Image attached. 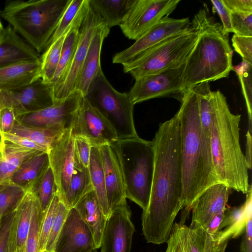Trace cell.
I'll return each instance as SVG.
<instances>
[{
    "mask_svg": "<svg viewBox=\"0 0 252 252\" xmlns=\"http://www.w3.org/2000/svg\"><path fill=\"white\" fill-rule=\"evenodd\" d=\"M232 32L245 36H252V12H231Z\"/></svg>",
    "mask_w": 252,
    "mask_h": 252,
    "instance_id": "obj_43",
    "label": "cell"
},
{
    "mask_svg": "<svg viewBox=\"0 0 252 252\" xmlns=\"http://www.w3.org/2000/svg\"><path fill=\"white\" fill-rule=\"evenodd\" d=\"M25 191L22 188L13 184L0 190V225L3 218L18 204Z\"/></svg>",
    "mask_w": 252,
    "mask_h": 252,
    "instance_id": "obj_39",
    "label": "cell"
},
{
    "mask_svg": "<svg viewBox=\"0 0 252 252\" xmlns=\"http://www.w3.org/2000/svg\"><path fill=\"white\" fill-rule=\"evenodd\" d=\"M31 188L36 194L43 213L47 209L55 194L58 192L54 174L50 166L38 182Z\"/></svg>",
    "mask_w": 252,
    "mask_h": 252,
    "instance_id": "obj_36",
    "label": "cell"
},
{
    "mask_svg": "<svg viewBox=\"0 0 252 252\" xmlns=\"http://www.w3.org/2000/svg\"><path fill=\"white\" fill-rule=\"evenodd\" d=\"M180 2V0H135L119 26L126 37L136 40L168 16Z\"/></svg>",
    "mask_w": 252,
    "mask_h": 252,
    "instance_id": "obj_9",
    "label": "cell"
},
{
    "mask_svg": "<svg viewBox=\"0 0 252 252\" xmlns=\"http://www.w3.org/2000/svg\"><path fill=\"white\" fill-rule=\"evenodd\" d=\"M152 143L154 169L149 205L142 215L147 243H166L175 219L182 210L183 174L178 112L159 125Z\"/></svg>",
    "mask_w": 252,
    "mask_h": 252,
    "instance_id": "obj_1",
    "label": "cell"
},
{
    "mask_svg": "<svg viewBox=\"0 0 252 252\" xmlns=\"http://www.w3.org/2000/svg\"><path fill=\"white\" fill-rule=\"evenodd\" d=\"M75 158L88 168L93 147L90 141L81 135H74Z\"/></svg>",
    "mask_w": 252,
    "mask_h": 252,
    "instance_id": "obj_45",
    "label": "cell"
},
{
    "mask_svg": "<svg viewBox=\"0 0 252 252\" xmlns=\"http://www.w3.org/2000/svg\"><path fill=\"white\" fill-rule=\"evenodd\" d=\"M73 135H81L93 146L111 145L118 139L108 122L83 97L69 124Z\"/></svg>",
    "mask_w": 252,
    "mask_h": 252,
    "instance_id": "obj_11",
    "label": "cell"
},
{
    "mask_svg": "<svg viewBox=\"0 0 252 252\" xmlns=\"http://www.w3.org/2000/svg\"><path fill=\"white\" fill-rule=\"evenodd\" d=\"M70 0H9L0 15L39 54L44 51Z\"/></svg>",
    "mask_w": 252,
    "mask_h": 252,
    "instance_id": "obj_5",
    "label": "cell"
},
{
    "mask_svg": "<svg viewBox=\"0 0 252 252\" xmlns=\"http://www.w3.org/2000/svg\"><path fill=\"white\" fill-rule=\"evenodd\" d=\"M74 207L91 231L96 249L99 248L107 218L94 189L82 196Z\"/></svg>",
    "mask_w": 252,
    "mask_h": 252,
    "instance_id": "obj_27",
    "label": "cell"
},
{
    "mask_svg": "<svg viewBox=\"0 0 252 252\" xmlns=\"http://www.w3.org/2000/svg\"><path fill=\"white\" fill-rule=\"evenodd\" d=\"M102 158L107 199L110 211L126 203L122 173L117 155L110 145L99 147Z\"/></svg>",
    "mask_w": 252,
    "mask_h": 252,
    "instance_id": "obj_21",
    "label": "cell"
},
{
    "mask_svg": "<svg viewBox=\"0 0 252 252\" xmlns=\"http://www.w3.org/2000/svg\"><path fill=\"white\" fill-rule=\"evenodd\" d=\"M240 252H252V216L247 219L245 234L240 246Z\"/></svg>",
    "mask_w": 252,
    "mask_h": 252,
    "instance_id": "obj_50",
    "label": "cell"
},
{
    "mask_svg": "<svg viewBox=\"0 0 252 252\" xmlns=\"http://www.w3.org/2000/svg\"><path fill=\"white\" fill-rule=\"evenodd\" d=\"M43 213L38 197L34 202L30 229L26 244V252H39L40 225Z\"/></svg>",
    "mask_w": 252,
    "mask_h": 252,
    "instance_id": "obj_40",
    "label": "cell"
},
{
    "mask_svg": "<svg viewBox=\"0 0 252 252\" xmlns=\"http://www.w3.org/2000/svg\"><path fill=\"white\" fill-rule=\"evenodd\" d=\"M4 141L16 144L22 147L30 150L38 151L42 152H48L47 149L40 146L28 138L17 135L11 133L3 134Z\"/></svg>",
    "mask_w": 252,
    "mask_h": 252,
    "instance_id": "obj_48",
    "label": "cell"
},
{
    "mask_svg": "<svg viewBox=\"0 0 252 252\" xmlns=\"http://www.w3.org/2000/svg\"><path fill=\"white\" fill-rule=\"evenodd\" d=\"M190 24L199 36L185 63L183 93L199 84L227 78L233 69L229 35L223 33L221 25L205 8L198 11Z\"/></svg>",
    "mask_w": 252,
    "mask_h": 252,
    "instance_id": "obj_4",
    "label": "cell"
},
{
    "mask_svg": "<svg viewBox=\"0 0 252 252\" xmlns=\"http://www.w3.org/2000/svg\"><path fill=\"white\" fill-rule=\"evenodd\" d=\"M48 154L58 194L62 200L68 189L74 166V138L70 127H66Z\"/></svg>",
    "mask_w": 252,
    "mask_h": 252,
    "instance_id": "obj_15",
    "label": "cell"
},
{
    "mask_svg": "<svg viewBox=\"0 0 252 252\" xmlns=\"http://www.w3.org/2000/svg\"><path fill=\"white\" fill-rule=\"evenodd\" d=\"M37 197L35 192L29 188L15 207L9 239V252H26V241Z\"/></svg>",
    "mask_w": 252,
    "mask_h": 252,
    "instance_id": "obj_22",
    "label": "cell"
},
{
    "mask_svg": "<svg viewBox=\"0 0 252 252\" xmlns=\"http://www.w3.org/2000/svg\"><path fill=\"white\" fill-rule=\"evenodd\" d=\"M84 1L85 0H70L45 49L68 32L79 14Z\"/></svg>",
    "mask_w": 252,
    "mask_h": 252,
    "instance_id": "obj_37",
    "label": "cell"
},
{
    "mask_svg": "<svg viewBox=\"0 0 252 252\" xmlns=\"http://www.w3.org/2000/svg\"><path fill=\"white\" fill-rule=\"evenodd\" d=\"M2 152H3V149H0V155L1 153H2Z\"/></svg>",
    "mask_w": 252,
    "mask_h": 252,
    "instance_id": "obj_56",
    "label": "cell"
},
{
    "mask_svg": "<svg viewBox=\"0 0 252 252\" xmlns=\"http://www.w3.org/2000/svg\"><path fill=\"white\" fill-rule=\"evenodd\" d=\"M135 0H89L92 10L110 29L120 26Z\"/></svg>",
    "mask_w": 252,
    "mask_h": 252,
    "instance_id": "obj_31",
    "label": "cell"
},
{
    "mask_svg": "<svg viewBox=\"0 0 252 252\" xmlns=\"http://www.w3.org/2000/svg\"><path fill=\"white\" fill-rule=\"evenodd\" d=\"M213 9L218 14L222 23V31L225 34L232 32L231 12L226 7L222 0H211Z\"/></svg>",
    "mask_w": 252,
    "mask_h": 252,
    "instance_id": "obj_47",
    "label": "cell"
},
{
    "mask_svg": "<svg viewBox=\"0 0 252 252\" xmlns=\"http://www.w3.org/2000/svg\"><path fill=\"white\" fill-rule=\"evenodd\" d=\"M89 7V0H85L77 18L65 34L59 63L54 76L50 84L52 86L53 91L63 82L68 72L78 42L80 27Z\"/></svg>",
    "mask_w": 252,
    "mask_h": 252,
    "instance_id": "obj_26",
    "label": "cell"
},
{
    "mask_svg": "<svg viewBox=\"0 0 252 252\" xmlns=\"http://www.w3.org/2000/svg\"><path fill=\"white\" fill-rule=\"evenodd\" d=\"M165 252H216L213 238L201 227L173 224Z\"/></svg>",
    "mask_w": 252,
    "mask_h": 252,
    "instance_id": "obj_19",
    "label": "cell"
},
{
    "mask_svg": "<svg viewBox=\"0 0 252 252\" xmlns=\"http://www.w3.org/2000/svg\"><path fill=\"white\" fill-rule=\"evenodd\" d=\"M88 169L94 189L107 218L111 211L107 202L103 166L99 147H92Z\"/></svg>",
    "mask_w": 252,
    "mask_h": 252,
    "instance_id": "obj_34",
    "label": "cell"
},
{
    "mask_svg": "<svg viewBox=\"0 0 252 252\" xmlns=\"http://www.w3.org/2000/svg\"><path fill=\"white\" fill-rule=\"evenodd\" d=\"M185 63L135 80L128 95L135 104L152 98L183 93L182 76Z\"/></svg>",
    "mask_w": 252,
    "mask_h": 252,
    "instance_id": "obj_10",
    "label": "cell"
},
{
    "mask_svg": "<svg viewBox=\"0 0 252 252\" xmlns=\"http://www.w3.org/2000/svg\"><path fill=\"white\" fill-rule=\"evenodd\" d=\"M110 29L103 22L96 29L91 39L77 83L76 91L84 97L91 84L102 70L100 55L104 39L109 33Z\"/></svg>",
    "mask_w": 252,
    "mask_h": 252,
    "instance_id": "obj_23",
    "label": "cell"
},
{
    "mask_svg": "<svg viewBox=\"0 0 252 252\" xmlns=\"http://www.w3.org/2000/svg\"><path fill=\"white\" fill-rule=\"evenodd\" d=\"M224 210H222L214 215L206 225L202 227L206 232L212 237L219 231V226L223 220Z\"/></svg>",
    "mask_w": 252,
    "mask_h": 252,
    "instance_id": "obj_51",
    "label": "cell"
},
{
    "mask_svg": "<svg viewBox=\"0 0 252 252\" xmlns=\"http://www.w3.org/2000/svg\"><path fill=\"white\" fill-rule=\"evenodd\" d=\"M40 58L39 54L10 25L4 28L0 37V68Z\"/></svg>",
    "mask_w": 252,
    "mask_h": 252,
    "instance_id": "obj_24",
    "label": "cell"
},
{
    "mask_svg": "<svg viewBox=\"0 0 252 252\" xmlns=\"http://www.w3.org/2000/svg\"><path fill=\"white\" fill-rule=\"evenodd\" d=\"M234 50L242 58V62L252 65V36L234 34L231 39Z\"/></svg>",
    "mask_w": 252,
    "mask_h": 252,
    "instance_id": "obj_44",
    "label": "cell"
},
{
    "mask_svg": "<svg viewBox=\"0 0 252 252\" xmlns=\"http://www.w3.org/2000/svg\"><path fill=\"white\" fill-rule=\"evenodd\" d=\"M65 34L47 47L40 56L39 78L46 83L50 84L54 76Z\"/></svg>",
    "mask_w": 252,
    "mask_h": 252,
    "instance_id": "obj_35",
    "label": "cell"
},
{
    "mask_svg": "<svg viewBox=\"0 0 252 252\" xmlns=\"http://www.w3.org/2000/svg\"><path fill=\"white\" fill-rule=\"evenodd\" d=\"M190 26L189 18L164 17L136 40L130 46L115 54L112 58V62L123 64L143 51L188 29Z\"/></svg>",
    "mask_w": 252,
    "mask_h": 252,
    "instance_id": "obj_14",
    "label": "cell"
},
{
    "mask_svg": "<svg viewBox=\"0 0 252 252\" xmlns=\"http://www.w3.org/2000/svg\"><path fill=\"white\" fill-rule=\"evenodd\" d=\"M91 252H97V249H95Z\"/></svg>",
    "mask_w": 252,
    "mask_h": 252,
    "instance_id": "obj_57",
    "label": "cell"
},
{
    "mask_svg": "<svg viewBox=\"0 0 252 252\" xmlns=\"http://www.w3.org/2000/svg\"><path fill=\"white\" fill-rule=\"evenodd\" d=\"M97 249L90 229L74 207L69 209L58 235L55 252H91Z\"/></svg>",
    "mask_w": 252,
    "mask_h": 252,
    "instance_id": "obj_18",
    "label": "cell"
},
{
    "mask_svg": "<svg viewBox=\"0 0 252 252\" xmlns=\"http://www.w3.org/2000/svg\"><path fill=\"white\" fill-rule=\"evenodd\" d=\"M69 209L60 200L58 209L48 236L45 250L54 251L58 235L66 218Z\"/></svg>",
    "mask_w": 252,
    "mask_h": 252,
    "instance_id": "obj_42",
    "label": "cell"
},
{
    "mask_svg": "<svg viewBox=\"0 0 252 252\" xmlns=\"http://www.w3.org/2000/svg\"><path fill=\"white\" fill-rule=\"evenodd\" d=\"M67 127H38L26 125L16 122L10 133L29 138L49 151L58 141Z\"/></svg>",
    "mask_w": 252,
    "mask_h": 252,
    "instance_id": "obj_32",
    "label": "cell"
},
{
    "mask_svg": "<svg viewBox=\"0 0 252 252\" xmlns=\"http://www.w3.org/2000/svg\"><path fill=\"white\" fill-rule=\"evenodd\" d=\"M199 36L191 25L124 63L123 70L135 80L180 64L186 61Z\"/></svg>",
    "mask_w": 252,
    "mask_h": 252,
    "instance_id": "obj_7",
    "label": "cell"
},
{
    "mask_svg": "<svg viewBox=\"0 0 252 252\" xmlns=\"http://www.w3.org/2000/svg\"><path fill=\"white\" fill-rule=\"evenodd\" d=\"M120 165L126 198L145 211L148 208L154 169L152 141L139 136L118 140L110 145Z\"/></svg>",
    "mask_w": 252,
    "mask_h": 252,
    "instance_id": "obj_6",
    "label": "cell"
},
{
    "mask_svg": "<svg viewBox=\"0 0 252 252\" xmlns=\"http://www.w3.org/2000/svg\"><path fill=\"white\" fill-rule=\"evenodd\" d=\"M252 216V186L246 193L245 202L241 205L226 208L224 211L222 221L220 223L217 237L220 243L228 242L236 238L245 230L247 219Z\"/></svg>",
    "mask_w": 252,
    "mask_h": 252,
    "instance_id": "obj_25",
    "label": "cell"
},
{
    "mask_svg": "<svg viewBox=\"0 0 252 252\" xmlns=\"http://www.w3.org/2000/svg\"><path fill=\"white\" fill-rule=\"evenodd\" d=\"M231 189L225 184L218 183L203 191L191 205L190 226L204 227L214 215L225 209Z\"/></svg>",
    "mask_w": 252,
    "mask_h": 252,
    "instance_id": "obj_20",
    "label": "cell"
},
{
    "mask_svg": "<svg viewBox=\"0 0 252 252\" xmlns=\"http://www.w3.org/2000/svg\"><path fill=\"white\" fill-rule=\"evenodd\" d=\"M14 215V209L3 218L0 223V252H9V239Z\"/></svg>",
    "mask_w": 252,
    "mask_h": 252,
    "instance_id": "obj_46",
    "label": "cell"
},
{
    "mask_svg": "<svg viewBox=\"0 0 252 252\" xmlns=\"http://www.w3.org/2000/svg\"><path fill=\"white\" fill-rule=\"evenodd\" d=\"M103 22L90 6L80 27L78 42L68 72L63 82L53 90L55 101L67 97L76 91L77 83L91 39L97 28Z\"/></svg>",
    "mask_w": 252,
    "mask_h": 252,
    "instance_id": "obj_12",
    "label": "cell"
},
{
    "mask_svg": "<svg viewBox=\"0 0 252 252\" xmlns=\"http://www.w3.org/2000/svg\"><path fill=\"white\" fill-rule=\"evenodd\" d=\"M203 82L211 117V146L214 169L220 183L246 194L250 187L248 168L240 143L241 115L232 113L225 96Z\"/></svg>",
    "mask_w": 252,
    "mask_h": 252,
    "instance_id": "obj_3",
    "label": "cell"
},
{
    "mask_svg": "<svg viewBox=\"0 0 252 252\" xmlns=\"http://www.w3.org/2000/svg\"><path fill=\"white\" fill-rule=\"evenodd\" d=\"M49 166L48 153L41 152L21 164L12 176V183L26 190L38 182Z\"/></svg>",
    "mask_w": 252,
    "mask_h": 252,
    "instance_id": "obj_30",
    "label": "cell"
},
{
    "mask_svg": "<svg viewBox=\"0 0 252 252\" xmlns=\"http://www.w3.org/2000/svg\"><path fill=\"white\" fill-rule=\"evenodd\" d=\"M55 252V251H46V250H44L43 251H42L41 252Z\"/></svg>",
    "mask_w": 252,
    "mask_h": 252,
    "instance_id": "obj_55",
    "label": "cell"
},
{
    "mask_svg": "<svg viewBox=\"0 0 252 252\" xmlns=\"http://www.w3.org/2000/svg\"><path fill=\"white\" fill-rule=\"evenodd\" d=\"M4 145V139L3 135L0 131V148L3 149Z\"/></svg>",
    "mask_w": 252,
    "mask_h": 252,
    "instance_id": "obj_53",
    "label": "cell"
},
{
    "mask_svg": "<svg viewBox=\"0 0 252 252\" xmlns=\"http://www.w3.org/2000/svg\"><path fill=\"white\" fill-rule=\"evenodd\" d=\"M41 152L4 141L3 152L0 155V190L12 185V176L22 163Z\"/></svg>",
    "mask_w": 252,
    "mask_h": 252,
    "instance_id": "obj_29",
    "label": "cell"
},
{
    "mask_svg": "<svg viewBox=\"0 0 252 252\" xmlns=\"http://www.w3.org/2000/svg\"><path fill=\"white\" fill-rule=\"evenodd\" d=\"M222 1L230 12H252V0H222Z\"/></svg>",
    "mask_w": 252,
    "mask_h": 252,
    "instance_id": "obj_49",
    "label": "cell"
},
{
    "mask_svg": "<svg viewBox=\"0 0 252 252\" xmlns=\"http://www.w3.org/2000/svg\"><path fill=\"white\" fill-rule=\"evenodd\" d=\"M4 28L3 26H2V23L0 21V37L2 33V32L4 30Z\"/></svg>",
    "mask_w": 252,
    "mask_h": 252,
    "instance_id": "obj_54",
    "label": "cell"
},
{
    "mask_svg": "<svg viewBox=\"0 0 252 252\" xmlns=\"http://www.w3.org/2000/svg\"><path fill=\"white\" fill-rule=\"evenodd\" d=\"M40 59L0 68V90L11 91L28 85L40 78Z\"/></svg>",
    "mask_w": 252,
    "mask_h": 252,
    "instance_id": "obj_28",
    "label": "cell"
},
{
    "mask_svg": "<svg viewBox=\"0 0 252 252\" xmlns=\"http://www.w3.org/2000/svg\"><path fill=\"white\" fill-rule=\"evenodd\" d=\"M14 110L17 122L26 114L52 105V86L38 78L31 84L11 91H4Z\"/></svg>",
    "mask_w": 252,
    "mask_h": 252,
    "instance_id": "obj_17",
    "label": "cell"
},
{
    "mask_svg": "<svg viewBox=\"0 0 252 252\" xmlns=\"http://www.w3.org/2000/svg\"><path fill=\"white\" fill-rule=\"evenodd\" d=\"M83 97L108 122L118 140L138 136L133 121L134 104L128 94L115 90L102 70Z\"/></svg>",
    "mask_w": 252,
    "mask_h": 252,
    "instance_id": "obj_8",
    "label": "cell"
},
{
    "mask_svg": "<svg viewBox=\"0 0 252 252\" xmlns=\"http://www.w3.org/2000/svg\"><path fill=\"white\" fill-rule=\"evenodd\" d=\"M60 202V199L57 192L55 194L45 212L43 213L40 225L39 252L45 250Z\"/></svg>",
    "mask_w": 252,
    "mask_h": 252,
    "instance_id": "obj_41",
    "label": "cell"
},
{
    "mask_svg": "<svg viewBox=\"0 0 252 252\" xmlns=\"http://www.w3.org/2000/svg\"><path fill=\"white\" fill-rule=\"evenodd\" d=\"M83 97L79 92L75 91L67 97L57 100L48 107L26 114L17 122L33 126L68 127Z\"/></svg>",
    "mask_w": 252,
    "mask_h": 252,
    "instance_id": "obj_16",
    "label": "cell"
},
{
    "mask_svg": "<svg viewBox=\"0 0 252 252\" xmlns=\"http://www.w3.org/2000/svg\"><path fill=\"white\" fill-rule=\"evenodd\" d=\"M94 190L88 168L75 158L74 170L68 189L62 201L69 209L74 207L85 194Z\"/></svg>",
    "mask_w": 252,
    "mask_h": 252,
    "instance_id": "obj_33",
    "label": "cell"
},
{
    "mask_svg": "<svg viewBox=\"0 0 252 252\" xmlns=\"http://www.w3.org/2000/svg\"><path fill=\"white\" fill-rule=\"evenodd\" d=\"M180 100L177 112L183 174L182 210L189 213L196 198L207 188L220 182L212 157L211 120L200 121L198 96L193 88L185 92Z\"/></svg>",
    "mask_w": 252,
    "mask_h": 252,
    "instance_id": "obj_2",
    "label": "cell"
},
{
    "mask_svg": "<svg viewBox=\"0 0 252 252\" xmlns=\"http://www.w3.org/2000/svg\"><path fill=\"white\" fill-rule=\"evenodd\" d=\"M233 68L239 77L249 117V129L248 130L252 132V65L243 62L241 64Z\"/></svg>",
    "mask_w": 252,
    "mask_h": 252,
    "instance_id": "obj_38",
    "label": "cell"
},
{
    "mask_svg": "<svg viewBox=\"0 0 252 252\" xmlns=\"http://www.w3.org/2000/svg\"><path fill=\"white\" fill-rule=\"evenodd\" d=\"M127 203L111 211L100 243L101 252H130L135 228Z\"/></svg>",
    "mask_w": 252,
    "mask_h": 252,
    "instance_id": "obj_13",
    "label": "cell"
},
{
    "mask_svg": "<svg viewBox=\"0 0 252 252\" xmlns=\"http://www.w3.org/2000/svg\"><path fill=\"white\" fill-rule=\"evenodd\" d=\"M252 132L248 130L246 134V155L245 156L248 169L252 168Z\"/></svg>",
    "mask_w": 252,
    "mask_h": 252,
    "instance_id": "obj_52",
    "label": "cell"
}]
</instances>
